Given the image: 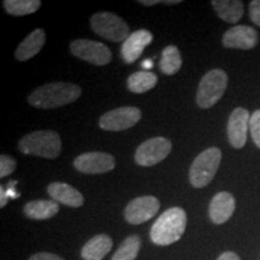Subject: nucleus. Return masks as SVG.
I'll return each instance as SVG.
<instances>
[{
	"label": "nucleus",
	"instance_id": "f257e3e1",
	"mask_svg": "<svg viewBox=\"0 0 260 260\" xmlns=\"http://www.w3.org/2000/svg\"><path fill=\"white\" fill-rule=\"evenodd\" d=\"M82 94L77 84L53 82L35 89L28 98V103L37 109H56L74 103Z\"/></svg>",
	"mask_w": 260,
	"mask_h": 260
},
{
	"label": "nucleus",
	"instance_id": "f03ea898",
	"mask_svg": "<svg viewBox=\"0 0 260 260\" xmlns=\"http://www.w3.org/2000/svg\"><path fill=\"white\" fill-rule=\"evenodd\" d=\"M186 225V211L181 207H171L165 211L152 226V242L158 246H169L175 243L183 235Z\"/></svg>",
	"mask_w": 260,
	"mask_h": 260
},
{
	"label": "nucleus",
	"instance_id": "7ed1b4c3",
	"mask_svg": "<svg viewBox=\"0 0 260 260\" xmlns=\"http://www.w3.org/2000/svg\"><path fill=\"white\" fill-rule=\"evenodd\" d=\"M18 148L23 154L56 159L61 153V140L53 130H38L19 140Z\"/></svg>",
	"mask_w": 260,
	"mask_h": 260
},
{
	"label": "nucleus",
	"instance_id": "20e7f679",
	"mask_svg": "<svg viewBox=\"0 0 260 260\" xmlns=\"http://www.w3.org/2000/svg\"><path fill=\"white\" fill-rule=\"evenodd\" d=\"M222 160V152L217 147H210L194 159L189 170V181L194 188H204L216 176Z\"/></svg>",
	"mask_w": 260,
	"mask_h": 260
},
{
	"label": "nucleus",
	"instance_id": "39448f33",
	"mask_svg": "<svg viewBox=\"0 0 260 260\" xmlns=\"http://www.w3.org/2000/svg\"><path fill=\"white\" fill-rule=\"evenodd\" d=\"M228 87V75L222 69L210 70L203 76L197 92V104L201 109H210L219 102Z\"/></svg>",
	"mask_w": 260,
	"mask_h": 260
},
{
	"label": "nucleus",
	"instance_id": "423d86ee",
	"mask_svg": "<svg viewBox=\"0 0 260 260\" xmlns=\"http://www.w3.org/2000/svg\"><path fill=\"white\" fill-rule=\"evenodd\" d=\"M90 25L96 35L113 42H124L130 35L124 19L112 12H98L90 18Z\"/></svg>",
	"mask_w": 260,
	"mask_h": 260
},
{
	"label": "nucleus",
	"instance_id": "0eeeda50",
	"mask_svg": "<svg viewBox=\"0 0 260 260\" xmlns=\"http://www.w3.org/2000/svg\"><path fill=\"white\" fill-rule=\"evenodd\" d=\"M70 51L73 56L96 65V67L109 64L112 58L111 51L106 45L98 41L86 40V39H80V40L71 42Z\"/></svg>",
	"mask_w": 260,
	"mask_h": 260
},
{
	"label": "nucleus",
	"instance_id": "6e6552de",
	"mask_svg": "<svg viewBox=\"0 0 260 260\" xmlns=\"http://www.w3.org/2000/svg\"><path fill=\"white\" fill-rule=\"evenodd\" d=\"M172 145L165 138H152L136 149L135 161L141 167H153L170 154Z\"/></svg>",
	"mask_w": 260,
	"mask_h": 260
},
{
	"label": "nucleus",
	"instance_id": "1a4fd4ad",
	"mask_svg": "<svg viewBox=\"0 0 260 260\" xmlns=\"http://www.w3.org/2000/svg\"><path fill=\"white\" fill-rule=\"evenodd\" d=\"M141 116L142 113L138 107H118L103 115L99 119V125L109 132H122L134 126L141 119Z\"/></svg>",
	"mask_w": 260,
	"mask_h": 260
},
{
	"label": "nucleus",
	"instance_id": "9d476101",
	"mask_svg": "<svg viewBox=\"0 0 260 260\" xmlns=\"http://www.w3.org/2000/svg\"><path fill=\"white\" fill-rule=\"evenodd\" d=\"M159 207H160V203L155 197H152V195L139 197L126 205L124 217L126 222L138 225L153 218L159 211Z\"/></svg>",
	"mask_w": 260,
	"mask_h": 260
},
{
	"label": "nucleus",
	"instance_id": "9b49d317",
	"mask_svg": "<svg viewBox=\"0 0 260 260\" xmlns=\"http://www.w3.org/2000/svg\"><path fill=\"white\" fill-rule=\"evenodd\" d=\"M115 165V158L104 152H88L79 155L74 160V167L77 171L88 175L105 174L113 170Z\"/></svg>",
	"mask_w": 260,
	"mask_h": 260
},
{
	"label": "nucleus",
	"instance_id": "f8f14e48",
	"mask_svg": "<svg viewBox=\"0 0 260 260\" xmlns=\"http://www.w3.org/2000/svg\"><path fill=\"white\" fill-rule=\"evenodd\" d=\"M249 112L243 107H237L229 117L226 126L228 140L234 148L240 149L246 145L247 133L249 130Z\"/></svg>",
	"mask_w": 260,
	"mask_h": 260
},
{
	"label": "nucleus",
	"instance_id": "ddd939ff",
	"mask_svg": "<svg viewBox=\"0 0 260 260\" xmlns=\"http://www.w3.org/2000/svg\"><path fill=\"white\" fill-rule=\"evenodd\" d=\"M258 32L249 25H235L223 35V46L236 50H252L258 45Z\"/></svg>",
	"mask_w": 260,
	"mask_h": 260
},
{
	"label": "nucleus",
	"instance_id": "4468645a",
	"mask_svg": "<svg viewBox=\"0 0 260 260\" xmlns=\"http://www.w3.org/2000/svg\"><path fill=\"white\" fill-rule=\"evenodd\" d=\"M153 40V35L146 29H140L129 35L128 39L123 42L121 54L123 60L126 64L134 63L138 60L146 47Z\"/></svg>",
	"mask_w": 260,
	"mask_h": 260
},
{
	"label": "nucleus",
	"instance_id": "2eb2a0df",
	"mask_svg": "<svg viewBox=\"0 0 260 260\" xmlns=\"http://www.w3.org/2000/svg\"><path fill=\"white\" fill-rule=\"evenodd\" d=\"M235 198L229 191H220L212 198L209 207L210 218L214 224H223L230 219L235 211Z\"/></svg>",
	"mask_w": 260,
	"mask_h": 260
},
{
	"label": "nucleus",
	"instance_id": "dca6fc26",
	"mask_svg": "<svg viewBox=\"0 0 260 260\" xmlns=\"http://www.w3.org/2000/svg\"><path fill=\"white\" fill-rule=\"evenodd\" d=\"M47 193L56 203L69 207H81L84 203L83 195L76 188L61 182H53L47 187Z\"/></svg>",
	"mask_w": 260,
	"mask_h": 260
},
{
	"label": "nucleus",
	"instance_id": "f3484780",
	"mask_svg": "<svg viewBox=\"0 0 260 260\" xmlns=\"http://www.w3.org/2000/svg\"><path fill=\"white\" fill-rule=\"evenodd\" d=\"M45 40H46V34H45L44 29H35L18 45L17 50L15 52L16 59L25 61L37 56L44 47Z\"/></svg>",
	"mask_w": 260,
	"mask_h": 260
},
{
	"label": "nucleus",
	"instance_id": "a211bd4d",
	"mask_svg": "<svg viewBox=\"0 0 260 260\" xmlns=\"http://www.w3.org/2000/svg\"><path fill=\"white\" fill-rule=\"evenodd\" d=\"M112 245L113 242L110 236L104 234L96 235L82 247L81 256L83 260H102L111 251Z\"/></svg>",
	"mask_w": 260,
	"mask_h": 260
},
{
	"label": "nucleus",
	"instance_id": "6ab92c4d",
	"mask_svg": "<svg viewBox=\"0 0 260 260\" xmlns=\"http://www.w3.org/2000/svg\"><path fill=\"white\" fill-rule=\"evenodd\" d=\"M211 4L218 17L228 23H237L245 12V6L240 0H213Z\"/></svg>",
	"mask_w": 260,
	"mask_h": 260
},
{
	"label": "nucleus",
	"instance_id": "aec40b11",
	"mask_svg": "<svg viewBox=\"0 0 260 260\" xmlns=\"http://www.w3.org/2000/svg\"><path fill=\"white\" fill-rule=\"evenodd\" d=\"M59 211V205L54 200H34L24 206L23 212L28 218L44 220L54 217Z\"/></svg>",
	"mask_w": 260,
	"mask_h": 260
},
{
	"label": "nucleus",
	"instance_id": "412c9836",
	"mask_svg": "<svg viewBox=\"0 0 260 260\" xmlns=\"http://www.w3.org/2000/svg\"><path fill=\"white\" fill-rule=\"evenodd\" d=\"M157 82L158 77L154 73L145 70L139 71V73H134L128 77V89L133 93L141 94L154 88Z\"/></svg>",
	"mask_w": 260,
	"mask_h": 260
},
{
	"label": "nucleus",
	"instance_id": "4be33fe9",
	"mask_svg": "<svg viewBox=\"0 0 260 260\" xmlns=\"http://www.w3.org/2000/svg\"><path fill=\"white\" fill-rule=\"evenodd\" d=\"M159 67L162 74L165 75H174L178 73V70L182 67V58L178 48L174 45L165 47L161 53L160 61H159Z\"/></svg>",
	"mask_w": 260,
	"mask_h": 260
},
{
	"label": "nucleus",
	"instance_id": "5701e85b",
	"mask_svg": "<svg viewBox=\"0 0 260 260\" xmlns=\"http://www.w3.org/2000/svg\"><path fill=\"white\" fill-rule=\"evenodd\" d=\"M41 6L40 0H5L4 9L12 16H25L37 12Z\"/></svg>",
	"mask_w": 260,
	"mask_h": 260
},
{
	"label": "nucleus",
	"instance_id": "b1692460",
	"mask_svg": "<svg viewBox=\"0 0 260 260\" xmlns=\"http://www.w3.org/2000/svg\"><path fill=\"white\" fill-rule=\"evenodd\" d=\"M140 237L136 235L126 237L119 248L113 254L111 260H135L140 251Z\"/></svg>",
	"mask_w": 260,
	"mask_h": 260
},
{
	"label": "nucleus",
	"instance_id": "393cba45",
	"mask_svg": "<svg viewBox=\"0 0 260 260\" xmlns=\"http://www.w3.org/2000/svg\"><path fill=\"white\" fill-rule=\"evenodd\" d=\"M249 132H251L253 142L260 149V110H255L249 119Z\"/></svg>",
	"mask_w": 260,
	"mask_h": 260
},
{
	"label": "nucleus",
	"instance_id": "a878e982",
	"mask_svg": "<svg viewBox=\"0 0 260 260\" xmlns=\"http://www.w3.org/2000/svg\"><path fill=\"white\" fill-rule=\"evenodd\" d=\"M16 169V161L9 155L3 154L0 157V177L4 178L11 175Z\"/></svg>",
	"mask_w": 260,
	"mask_h": 260
},
{
	"label": "nucleus",
	"instance_id": "bb28decb",
	"mask_svg": "<svg viewBox=\"0 0 260 260\" xmlns=\"http://www.w3.org/2000/svg\"><path fill=\"white\" fill-rule=\"evenodd\" d=\"M249 17L253 23L260 27V0H253L249 3Z\"/></svg>",
	"mask_w": 260,
	"mask_h": 260
},
{
	"label": "nucleus",
	"instance_id": "cd10ccee",
	"mask_svg": "<svg viewBox=\"0 0 260 260\" xmlns=\"http://www.w3.org/2000/svg\"><path fill=\"white\" fill-rule=\"evenodd\" d=\"M29 260H64L63 258H60L59 255L57 254H52V253H37V254L31 255Z\"/></svg>",
	"mask_w": 260,
	"mask_h": 260
},
{
	"label": "nucleus",
	"instance_id": "c85d7f7f",
	"mask_svg": "<svg viewBox=\"0 0 260 260\" xmlns=\"http://www.w3.org/2000/svg\"><path fill=\"white\" fill-rule=\"evenodd\" d=\"M217 260H241L240 256L234 252H224L223 254H220Z\"/></svg>",
	"mask_w": 260,
	"mask_h": 260
},
{
	"label": "nucleus",
	"instance_id": "c756f323",
	"mask_svg": "<svg viewBox=\"0 0 260 260\" xmlns=\"http://www.w3.org/2000/svg\"><path fill=\"white\" fill-rule=\"evenodd\" d=\"M8 195H6V190L4 187H0V207H4L8 204Z\"/></svg>",
	"mask_w": 260,
	"mask_h": 260
},
{
	"label": "nucleus",
	"instance_id": "7c9ffc66",
	"mask_svg": "<svg viewBox=\"0 0 260 260\" xmlns=\"http://www.w3.org/2000/svg\"><path fill=\"white\" fill-rule=\"evenodd\" d=\"M142 68H144L145 71H149V69H151L152 67H153V60L152 59H146L142 61Z\"/></svg>",
	"mask_w": 260,
	"mask_h": 260
},
{
	"label": "nucleus",
	"instance_id": "2f4dec72",
	"mask_svg": "<svg viewBox=\"0 0 260 260\" xmlns=\"http://www.w3.org/2000/svg\"><path fill=\"white\" fill-rule=\"evenodd\" d=\"M139 3H140V4L146 5V6H152V5L158 4L159 0H141V2H139Z\"/></svg>",
	"mask_w": 260,
	"mask_h": 260
},
{
	"label": "nucleus",
	"instance_id": "473e14b6",
	"mask_svg": "<svg viewBox=\"0 0 260 260\" xmlns=\"http://www.w3.org/2000/svg\"><path fill=\"white\" fill-rule=\"evenodd\" d=\"M162 3L167 5H172V4H178V3H181V0H167V2H162Z\"/></svg>",
	"mask_w": 260,
	"mask_h": 260
}]
</instances>
